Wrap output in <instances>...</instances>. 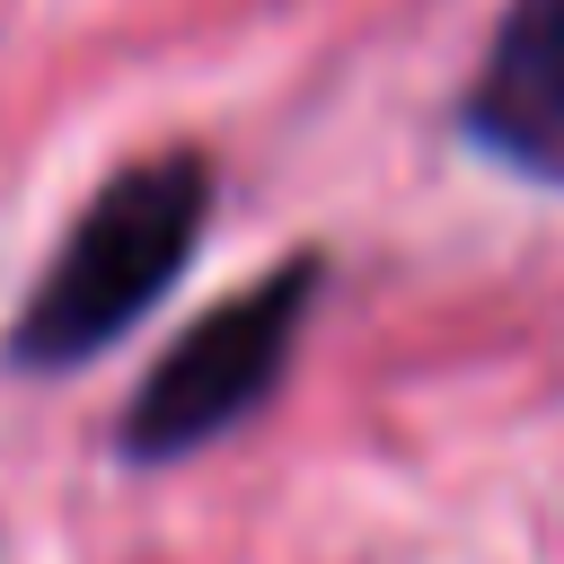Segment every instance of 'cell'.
I'll return each instance as SVG.
<instances>
[{
  "label": "cell",
  "instance_id": "1",
  "mask_svg": "<svg viewBox=\"0 0 564 564\" xmlns=\"http://www.w3.org/2000/svg\"><path fill=\"white\" fill-rule=\"evenodd\" d=\"M203 220H212V167L194 150H159V159H132L123 176H106L88 194V212L70 220L62 256L44 264V282L26 291L18 326H9V361L79 370L88 352H106L185 273Z\"/></svg>",
  "mask_w": 564,
  "mask_h": 564
},
{
  "label": "cell",
  "instance_id": "3",
  "mask_svg": "<svg viewBox=\"0 0 564 564\" xmlns=\"http://www.w3.org/2000/svg\"><path fill=\"white\" fill-rule=\"evenodd\" d=\"M458 123L511 176L564 185V0H511L502 9Z\"/></svg>",
  "mask_w": 564,
  "mask_h": 564
},
{
  "label": "cell",
  "instance_id": "2",
  "mask_svg": "<svg viewBox=\"0 0 564 564\" xmlns=\"http://www.w3.org/2000/svg\"><path fill=\"white\" fill-rule=\"evenodd\" d=\"M308 300H317V256H291L264 282H247L238 300L203 308L159 352L141 397L123 405V458L167 467V458H194L220 432H238L282 388V370L300 352V326H308Z\"/></svg>",
  "mask_w": 564,
  "mask_h": 564
}]
</instances>
